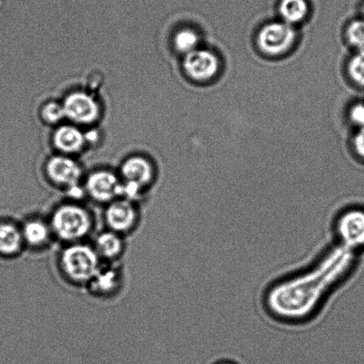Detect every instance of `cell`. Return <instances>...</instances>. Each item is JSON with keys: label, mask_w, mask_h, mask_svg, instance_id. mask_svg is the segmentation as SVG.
Instances as JSON below:
<instances>
[{"label": "cell", "mask_w": 364, "mask_h": 364, "mask_svg": "<svg viewBox=\"0 0 364 364\" xmlns=\"http://www.w3.org/2000/svg\"><path fill=\"white\" fill-rule=\"evenodd\" d=\"M213 364H238L234 361H231V360H220V361L216 362Z\"/></svg>", "instance_id": "cell-24"}, {"label": "cell", "mask_w": 364, "mask_h": 364, "mask_svg": "<svg viewBox=\"0 0 364 364\" xmlns=\"http://www.w3.org/2000/svg\"><path fill=\"white\" fill-rule=\"evenodd\" d=\"M354 147L358 156L364 159V127L360 128L354 139Z\"/></svg>", "instance_id": "cell-23"}, {"label": "cell", "mask_w": 364, "mask_h": 364, "mask_svg": "<svg viewBox=\"0 0 364 364\" xmlns=\"http://www.w3.org/2000/svg\"><path fill=\"white\" fill-rule=\"evenodd\" d=\"M122 280V270L117 263H102L98 272L85 288L95 297L110 298L120 291Z\"/></svg>", "instance_id": "cell-10"}, {"label": "cell", "mask_w": 364, "mask_h": 364, "mask_svg": "<svg viewBox=\"0 0 364 364\" xmlns=\"http://www.w3.org/2000/svg\"><path fill=\"white\" fill-rule=\"evenodd\" d=\"M85 192L92 201L106 205L122 198L123 184L115 174L108 171H97L87 178Z\"/></svg>", "instance_id": "cell-8"}, {"label": "cell", "mask_w": 364, "mask_h": 364, "mask_svg": "<svg viewBox=\"0 0 364 364\" xmlns=\"http://www.w3.org/2000/svg\"><path fill=\"white\" fill-rule=\"evenodd\" d=\"M350 119L352 122L359 128L364 127V105L358 103L350 109Z\"/></svg>", "instance_id": "cell-22"}, {"label": "cell", "mask_w": 364, "mask_h": 364, "mask_svg": "<svg viewBox=\"0 0 364 364\" xmlns=\"http://www.w3.org/2000/svg\"><path fill=\"white\" fill-rule=\"evenodd\" d=\"M25 247L21 225L13 220H0V257L12 259L19 256Z\"/></svg>", "instance_id": "cell-15"}, {"label": "cell", "mask_w": 364, "mask_h": 364, "mask_svg": "<svg viewBox=\"0 0 364 364\" xmlns=\"http://www.w3.org/2000/svg\"><path fill=\"white\" fill-rule=\"evenodd\" d=\"M103 221L107 230L126 237L138 228L141 221L140 209L134 200L117 198L106 205Z\"/></svg>", "instance_id": "cell-4"}, {"label": "cell", "mask_w": 364, "mask_h": 364, "mask_svg": "<svg viewBox=\"0 0 364 364\" xmlns=\"http://www.w3.org/2000/svg\"><path fill=\"white\" fill-rule=\"evenodd\" d=\"M348 73L356 85L364 87V50L352 57L348 65Z\"/></svg>", "instance_id": "cell-19"}, {"label": "cell", "mask_w": 364, "mask_h": 364, "mask_svg": "<svg viewBox=\"0 0 364 364\" xmlns=\"http://www.w3.org/2000/svg\"><path fill=\"white\" fill-rule=\"evenodd\" d=\"M57 267L68 283L77 287H87L102 265L92 245L78 242L64 245L57 257Z\"/></svg>", "instance_id": "cell-2"}, {"label": "cell", "mask_w": 364, "mask_h": 364, "mask_svg": "<svg viewBox=\"0 0 364 364\" xmlns=\"http://www.w3.org/2000/svg\"><path fill=\"white\" fill-rule=\"evenodd\" d=\"M183 66L192 80L206 81L215 77L220 70V60L208 50L196 49L186 55Z\"/></svg>", "instance_id": "cell-11"}, {"label": "cell", "mask_w": 364, "mask_h": 364, "mask_svg": "<svg viewBox=\"0 0 364 364\" xmlns=\"http://www.w3.org/2000/svg\"><path fill=\"white\" fill-rule=\"evenodd\" d=\"M326 269V265L317 267L314 272L295 277L294 279H288L277 284L279 287H274L272 297L269 296V299H273V308L278 306L274 309V311L284 305L279 310V315L285 312L288 318L290 313H292L291 317L294 315L295 319L299 315L304 316L303 313L306 312V308L311 310V306L318 304L320 299H323L326 291L335 283V278H327L335 273H328Z\"/></svg>", "instance_id": "cell-1"}, {"label": "cell", "mask_w": 364, "mask_h": 364, "mask_svg": "<svg viewBox=\"0 0 364 364\" xmlns=\"http://www.w3.org/2000/svg\"><path fill=\"white\" fill-rule=\"evenodd\" d=\"M347 36L349 43L356 49L364 50V20H356L349 24Z\"/></svg>", "instance_id": "cell-20"}, {"label": "cell", "mask_w": 364, "mask_h": 364, "mask_svg": "<svg viewBox=\"0 0 364 364\" xmlns=\"http://www.w3.org/2000/svg\"><path fill=\"white\" fill-rule=\"evenodd\" d=\"M20 225L26 248L31 250L48 248L55 239L48 218L28 217Z\"/></svg>", "instance_id": "cell-12"}, {"label": "cell", "mask_w": 364, "mask_h": 364, "mask_svg": "<svg viewBox=\"0 0 364 364\" xmlns=\"http://www.w3.org/2000/svg\"><path fill=\"white\" fill-rule=\"evenodd\" d=\"M42 117L45 122L48 124H57L65 117L63 105L51 102L43 107Z\"/></svg>", "instance_id": "cell-21"}, {"label": "cell", "mask_w": 364, "mask_h": 364, "mask_svg": "<svg viewBox=\"0 0 364 364\" xmlns=\"http://www.w3.org/2000/svg\"><path fill=\"white\" fill-rule=\"evenodd\" d=\"M64 112L68 119L80 124H88L98 119V103L91 95L83 92L70 95L63 103Z\"/></svg>", "instance_id": "cell-9"}, {"label": "cell", "mask_w": 364, "mask_h": 364, "mask_svg": "<svg viewBox=\"0 0 364 364\" xmlns=\"http://www.w3.org/2000/svg\"><path fill=\"white\" fill-rule=\"evenodd\" d=\"M154 171L151 163L141 156L128 159L121 167L123 182L122 198L137 201L145 188L151 185Z\"/></svg>", "instance_id": "cell-6"}, {"label": "cell", "mask_w": 364, "mask_h": 364, "mask_svg": "<svg viewBox=\"0 0 364 364\" xmlns=\"http://www.w3.org/2000/svg\"><path fill=\"white\" fill-rule=\"evenodd\" d=\"M333 230L342 247L352 252L364 248V209L341 210L335 217Z\"/></svg>", "instance_id": "cell-5"}, {"label": "cell", "mask_w": 364, "mask_h": 364, "mask_svg": "<svg viewBox=\"0 0 364 364\" xmlns=\"http://www.w3.org/2000/svg\"><path fill=\"white\" fill-rule=\"evenodd\" d=\"M53 142L59 151L64 153H75L83 148L85 137L77 128L65 126L60 127L55 132Z\"/></svg>", "instance_id": "cell-16"}, {"label": "cell", "mask_w": 364, "mask_h": 364, "mask_svg": "<svg viewBox=\"0 0 364 364\" xmlns=\"http://www.w3.org/2000/svg\"><path fill=\"white\" fill-rule=\"evenodd\" d=\"M279 13L284 23H297L304 20L309 13L306 0H281Z\"/></svg>", "instance_id": "cell-17"}, {"label": "cell", "mask_w": 364, "mask_h": 364, "mask_svg": "<svg viewBox=\"0 0 364 364\" xmlns=\"http://www.w3.org/2000/svg\"><path fill=\"white\" fill-rule=\"evenodd\" d=\"M363 16H364V6H363Z\"/></svg>", "instance_id": "cell-25"}, {"label": "cell", "mask_w": 364, "mask_h": 364, "mask_svg": "<svg viewBox=\"0 0 364 364\" xmlns=\"http://www.w3.org/2000/svg\"><path fill=\"white\" fill-rule=\"evenodd\" d=\"M199 44V37L194 31L185 28L181 30L174 37V46L180 53H188L195 51L198 49Z\"/></svg>", "instance_id": "cell-18"}, {"label": "cell", "mask_w": 364, "mask_h": 364, "mask_svg": "<svg viewBox=\"0 0 364 364\" xmlns=\"http://www.w3.org/2000/svg\"><path fill=\"white\" fill-rule=\"evenodd\" d=\"M296 32L291 24L272 23L264 26L258 35V45L264 53L279 55L294 45Z\"/></svg>", "instance_id": "cell-7"}, {"label": "cell", "mask_w": 364, "mask_h": 364, "mask_svg": "<svg viewBox=\"0 0 364 364\" xmlns=\"http://www.w3.org/2000/svg\"><path fill=\"white\" fill-rule=\"evenodd\" d=\"M46 174L53 184L70 191L77 187L81 169L74 160L66 156H56L49 160Z\"/></svg>", "instance_id": "cell-13"}, {"label": "cell", "mask_w": 364, "mask_h": 364, "mask_svg": "<svg viewBox=\"0 0 364 364\" xmlns=\"http://www.w3.org/2000/svg\"><path fill=\"white\" fill-rule=\"evenodd\" d=\"M48 219L55 238L64 245L84 242L94 230L92 213L76 202L60 203L53 209Z\"/></svg>", "instance_id": "cell-3"}, {"label": "cell", "mask_w": 364, "mask_h": 364, "mask_svg": "<svg viewBox=\"0 0 364 364\" xmlns=\"http://www.w3.org/2000/svg\"><path fill=\"white\" fill-rule=\"evenodd\" d=\"M92 246L102 263L117 264L126 252V237L106 228L96 235Z\"/></svg>", "instance_id": "cell-14"}]
</instances>
